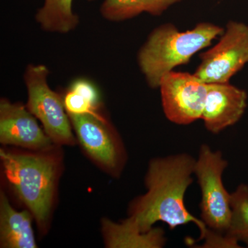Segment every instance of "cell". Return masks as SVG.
Wrapping results in <instances>:
<instances>
[{
  "mask_svg": "<svg viewBox=\"0 0 248 248\" xmlns=\"http://www.w3.org/2000/svg\"><path fill=\"white\" fill-rule=\"evenodd\" d=\"M161 104L166 118L177 125L202 119L208 84L187 72H169L161 78Z\"/></svg>",
  "mask_w": 248,
  "mask_h": 248,
  "instance_id": "cell-8",
  "label": "cell"
},
{
  "mask_svg": "<svg viewBox=\"0 0 248 248\" xmlns=\"http://www.w3.org/2000/svg\"><path fill=\"white\" fill-rule=\"evenodd\" d=\"M244 90L228 83L208 84V93L202 120L205 128L213 134L237 123L248 107Z\"/></svg>",
  "mask_w": 248,
  "mask_h": 248,
  "instance_id": "cell-10",
  "label": "cell"
},
{
  "mask_svg": "<svg viewBox=\"0 0 248 248\" xmlns=\"http://www.w3.org/2000/svg\"><path fill=\"white\" fill-rule=\"evenodd\" d=\"M194 73L206 83H228L248 63V24L230 21L219 41L200 55Z\"/></svg>",
  "mask_w": 248,
  "mask_h": 248,
  "instance_id": "cell-6",
  "label": "cell"
},
{
  "mask_svg": "<svg viewBox=\"0 0 248 248\" xmlns=\"http://www.w3.org/2000/svg\"><path fill=\"white\" fill-rule=\"evenodd\" d=\"M5 176L18 198L43 228L51 213L58 164L50 155L0 150Z\"/></svg>",
  "mask_w": 248,
  "mask_h": 248,
  "instance_id": "cell-3",
  "label": "cell"
},
{
  "mask_svg": "<svg viewBox=\"0 0 248 248\" xmlns=\"http://www.w3.org/2000/svg\"><path fill=\"white\" fill-rule=\"evenodd\" d=\"M231 218L225 236L239 246L248 247V185L240 184L231 193Z\"/></svg>",
  "mask_w": 248,
  "mask_h": 248,
  "instance_id": "cell-15",
  "label": "cell"
},
{
  "mask_svg": "<svg viewBox=\"0 0 248 248\" xmlns=\"http://www.w3.org/2000/svg\"><path fill=\"white\" fill-rule=\"evenodd\" d=\"M68 116L78 141L90 157L109 172L119 174L125 163V151L107 117L100 110Z\"/></svg>",
  "mask_w": 248,
  "mask_h": 248,
  "instance_id": "cell-7",
  "label": "cell"
},
{
  "mask_svg": "<svg viewBox=\"0 0 248 248\" xmlns=\"http://www.w3.org/2000/svg\"><path fill=\"white\" fill-rule=\"evenodd\" d=\"M102 234L107 248H147L164 247L166 239L164 231L161 228H153L146 233L133 229L124 223H115L104 218L102 220Z\"/></svg>",
  "mask_w": 248,
  "mask_h": 248,
  "instance_id": "cell-12",
  "label": "cell"
},
{
  "mask_svg": "<svg viewBox=\"0 0 248 248\" xmlns=\"http://www.w3.org/2000/svg\"><path fill=\"white\" fill-rule=\"evenodd\" d=\"M68 89L81 94L95 107H100L102 106L99 90L97 86L89 79L78 78L75 79Z\"/></svg>",
  "mask_w": 248,
  "mask_h": 248,
  "instance_id": "cell-17",
  "label": "cell"
},
{
  "mask_svg": "<svg viewBox=\"0 0 248 248\" xmlns=\"http://www.w3.org/2000/svg\"><path fill=\"white\" fill-rule=\"evenodd\" d=\"M183 0H104L99 12L106 20L120 22L138 17L143 13L160 16Z\"/></svg>",
  "mask_w": 248,
  "mask_h": 248,
  "instance_id": "cell-13",
  "label": "cell"
},
{
  "mask_svg": "<svg viewBox=\"0 0 248 248\" xmlns=\"http://www.w3.org/2000/svg\"><path fill=\"white\" fill-rule=\"evenodd\" d=\"M17 211L6 194H0V246L6 248H37L32 227V214Z\"/></svg>",
  "mask_w": 248,
  "mask_h": 248,
  "instance_id": "cell-11",
  "label": "cell"
},
{
  "mask_svg": "<svg viewBox=\"0 0 248 248\" xmlns=\"http://www.w3.org/2000/svg\"><path fill=\"white\" fill-rule=\"evenodd\" d=\"M75 0H45L37 10L35 19L42 31L53 33L68 34L76 30L80 22L73 10Z\"/></svg>",
  "mask_w": 248,
  "mask_h": 248,
  "instance_id": "cell-14",
  "label": "cell"
},
{
  "mask_svg": "<svg viewBox=\"0 0 248 248\" xmlns=\"http://www.w3.org/2000/svg\"><path fill=\"white\" fill-rule=\"evenodd\" d=\"M88 1H96V0H88Z\"/></svg>",
  "mask_w": 248,
  "mask_h": 248,
  "instance_id": "cell-18",
  "label": "cell"
},
{
  "mask_svg": "<svg viewBox=\"0 0 248 248\" xmlns=\"http://www.w3.org/2000/svg\"><path fill=\"white\" fill-rule=\"evenodd\" d=\"M0 142L37 151H47L53 143L26 106L6 98L0 100Z\"/></svg>",
  "mask_w": 248,
  "mask_h": 248,
  "instance_id": "cell-9",
  "label": "cell"
},
{
  "mask_svg": "<svg viewBox=\"0 0 248 248\" xmlns=\"http://www.w3.org/2000/svg\"><path fill=\"white\" fill-rule=\"evenodd\" d=\"M228 166L221 151L202 145L195 170L202 192L201 219L209 230L226 235L231 218V194L223 185V176Z\"/></svg>",
  "mask_w": 248,
  "mask_h": 248,
  "instance_id": "cell-5",
  "label": "cell"
},
{
  "mask_svg": "<svg viewBox=\"0 0 248 248\" xmlns=\"http://www.w3.org/2000/svg\"><path fill=\"white\" fill-rule=\"evenodd\" d=\"M224 29L211 22H200L180 31L172 23L155 28L138 54L139 67L151 89L159 88L161 78L176 67L188 63L194 55L207 48Z\"/></svg>",
  "mask_w": 248,
  "mask_h": 248,
  "instance_id": "cell-2",
  "label": "cell"
},
{
  "mask_svg": "<svg viewBox=\"0 0 248 248\" xmlns=\"http://www.w3.org/2000/svg\"><path fill=\"white\" fill-rule=\"evenodd\" d=\"M63 104L68 115H84L94 113L100 110L87 99L71 90L68 89L63 96Z\"/></svg>",
  "mask_w": 248,
  "mask_h": 248,
  "instance_id": "cell-16",
  "label": "cell"
},
{
  "mask_svg": "<svg viewBox=\"0 0 248 248\" xmlns=\"http://www.w3.org/2000/svg\"><path fill=\"white\" fill-rule=\"evenodd\" d=\"M195 162V158L187 153L152 159L145 177L148 190L132 202L129 217L122 221L124 224L146 233L158 221L166 223L170 230L194 223L200 229V239L208 241L215 232L185 205L186 191L193 182Z\"/></svg>",
  "mask_w": 248,
  "mask_h": 248,
  "instance_id": "cell-1",
  "label": "cell"
},
{
  "mask_svg": "<svg viewBox=\"0 0 248 248\" xmlns=\"http://www.w3.org/2000/svg\"><path fill=\"white\" fill-rule=\"evenodd\" d=\"M49 74L48 67L44 64L30 63L26 67L23 76L28 93L26 107L42 123L53 143L73 146L76 140L63 98L50 89Z\"/></svg>",
  "mask_w": 248,
  "mask_h": 248,
  "instance_id": "cell-4",
  "label": "cell"
}]
</instances>
